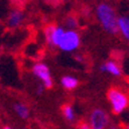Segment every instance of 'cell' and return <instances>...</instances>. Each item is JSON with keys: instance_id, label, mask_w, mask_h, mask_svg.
Instances as JSON below:
<instances>
[{"instance_id": "6da1fadb", "label": "cell", "mask_w": 129, "mask_h": 129, "mask_svg": "<svg viewBox=\"0 0 129 129\" xmlns=\"http://www.w3.org/2000/svg\"><path fill=\"white\" fill-rule=\"evenodd\" d=\"M95 16L100 26L106 33L115 35L119 33L117 29V14L114 7L107 3H100L95 7Z\"/></svg>"}, {"instance_id": "7a4b0ae2", "label": "cell", "mask_w": 129, "mask_h": 129, "mask_svg": "<svg viewBox=\"0 0 129 129\" xmlns=\"http://www.w3.org/2000/svg\"><path fill=\"white\" fill-rule=\"evenodd\" d=\"M107 99L114 114H121L129 107V96L119 88H109Z\"/></svg>"}, {"instance_id": "3957f363", "label": "cell", "mask_w": 129, "mask_h": 129, "mask_svg": "<svg viewBox=\"0 0 129 129\" xmlns=\"http://www.w3.org/2000/svg\"><path fill=\"white\" fill-rule=\"evenodd\" d=\"M111 123L108 113L102 108H94L88 116V124L92 129H107Z\"/></svg>"}, {"instance_id": "277c9868", "label": "cell", "mask_w": 129, "mask_h": 129, "mask_svg": "<svg viewBox=\"0 0 129 129\" xmlns=\"http://www.w3.org/2000/svg\"><path fill=\"white\" fill-rule=\"evenodd\" d=\"M31 73L35 76L36 78L41 80V84L45 88H51L54 86V79L51 76V71L49 66L43 62H37L31 66Z\"/></svg>"}, {"instance_id": "5b68a950", "label": "cell", "mask_w": 129, "mask_h": 129, "mask_svg": "<svg viewBox=\"0 0 129 129\" xmlns=\"http://www.w3.org/2000/svg\"><path fill=\"white\" fill-rule=\"evenodd\" d=\"M80 43H81L80 34L77 30L66 29L58 49L64 51V52H72V51H76L80 47Z\"/></svg>"}, {"instance_id": "8992f818", "label": "cell", "mask_w": 129, "mask_h": 129, "mask_svg": "<svg viewBox=\"0 0 129 129\" xmlns=\"http://www.w3.org/2000/svg\"><path fill=\"white\" fill-rule=\"evenodd\" d=\"M65 28L62 26H56V24H48L44 28V37L45 41L51 45L58 48L63 40V36L65 34Z\"/></svg>"}, {"instance_id": "52a82bcc", "label": "cell", "mask_w": 129, "mask_h": 129, "mask_svg": "<svg viewBox=\"0 0 129 129\" xmlns=\"http://www.w3.org/2000/svg\"><path fill=\"white\" fill-rule=\"evenodd\" d=\"M24 21V13L21 9L14 8L11 9L7 15V24L11 28H18L20 27Z\"/></svg>"}, {"instance_id": "ba28073f", "label": "cell", "mask_w": 129, "mask_h": 129, "mask_svg": "<svg viewBox=\"0 0 129 129\" xmlns=\"http://www.w3.org/2000/svg\"><path fill=\"white\" fill-rule=\"evenodd\" d=\"M100 71L108 73L111 76H114V77H120L122 75V70H121L120 65L113 59H108L104 64H101L100 65Z\"/></svg>"}, {"instance_id": "9c48e42d", "label": "cell", "mask_w": 129, "mask_h": 129, "mask_svg": "<svg viewBox=\"0 0 129 129\" xmlns=\"http://www.w3.org/2000/svg\"><path fill=\"white\" fill-rule=\"evenodd\" d=\"M117 29L124 40L129 42V16L128 15H120L117 18Z\"/></svg>"}, {"instance_id": "30bf717a", "label": "cell", "mask_w": 129, "mask_h": 129, "mask_svg": "<svg viewBox=\"0 0 129 129\" xmlns=\"http://www.w3.org/2000/svg\"><path fill=\"white\" fill-rule=\"evenodd\" d=\"M13 109H14L15 114L18 115L20 119L22 120H28L30 116V109L27 105H24L22 102H15L14 106H13Z\"/></svg>"}, {"instance_id": "8fae6325", "label": "cell", "mask_w": 129, "mask_h": 129, "mask_svg": "<svg viewBox=\"0 0 129 129\" xmlns=\"http://www.w3.org/2000/svg\"><path fill=\"white\" fill-rule=\"evenodd\" d=\"M60 85L65 88V90H75L76 87L79 85V80L77 77L75 76H70V75H66L63 76L60 78Z\"/></svg>"}, {"instance_id": "7c38bea8", "label": "cell", "mask_w": 129, "mask_h": 129, "mask_svg": "<svg viewBox=\"0 0 129 129\" xmlns=\"http://www.w3.org/2000/svg\"><path fill=\"white\" fill-rule=\"evenodd\" d=\"M62 114L69 122H73L76 120V111L71 105L62 106Z\"/></svg>"}, {"instance_id": "4fadbf2b", "label": "cell", "mask_w": 129, "mask_h": 129, "mask_svg": "<svg viewBox=\"0 0 129 129\" xmlns=\"http://www.w3.org/2000/svg\"><path fill=\"white\" fill-rule=\"evenodd\" d=\"M65 27L68 28V30H77V27H78V20L76 16H68L65 19Z\"/></svg>"}, {"instance_id": "5bb4252c", "label": "cell", "mask_w": 129, "mask_h": 129, "mask_svg": "<svg viewBox=\"0 0 129 129\" xmlns=\"http://www.w3.org/2000/svg\"><path fill=\"white\" fill-rule=\"evenodd\" d=\"M47 90V88H45L44 86H43L42 84H41V83H40L39 85H37V90H36V93L39 94V95H42L43 93H44V91Z\"/></svg>"}, {"instance_id": "9a60e30c", "label": "cell", "mask_w": 129, "mask_h": 129, "mask_svg": "<svg viewBox=\"0 0 129 129\" xmlns=\"http://www.w3.org/2000/svg\"><path fill=\"white\" fill-rule=\"evenodd\" d=\"M78 129H92V128H91V126L87 122H81L80 124H79Z\"/></svg>"}, {"instance_id": "2e32d148", "label": "cell", "mask_w": 129, "mask_h": 129, "mask_svg": "<svg viewBox=\"0 0 129 129\" xmlns=\"http://www.w3.org/2000/svg\"><path fill=\"white\" fill-rule=\"evenodd\" d=\"M108 129H119L116 126H114V124H111V126L108 127Z\"/></svg>"}, {"instance_id": "e0dca14e", "label": "cell", "mask_w": 129, "mask_h": 129, "mask_svg": "<svg viewBox=\"0 0 129 129\" xmlns=\"http://www.w3.org/2000/svg\"><path fill=\"white\" fill-rule=\"evenodd\" d=\"M1 129H13V128H12V127H9V126H4Z\"/></svg>"}, {"instance_id": "ac0fdd59", "label": "cell", "mask_w": 129, "mask_h": 129, "mask_svg": "<svg viewBox=\"0 0 129 129\" xmlns=\"http://www.w3.org/2000/svg\"><path fill=\"white\" fill-rule=\"evenodd\" d=\"M76 59H77V60H79V62H81V60H83V58H81V57H79V56H77V57H76Z\"/></svg>"}, {"instance_id": "d6986e66", "label": "cell", "mask_w": 129, "mask_h": 129, "mask_svg": "<svg viewBox=\"0 0 129 129\" xmlns=\"http://www.w3.org/2000/svg\"><path fill=\"white\" fill-rule=\"evenodd\" d=\"M124 129H129V122L126 124V127H124Z\"/></svg>"}]
</instances>
